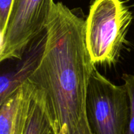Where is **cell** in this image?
<instances>
[{"label": "cell", "mask_w": 134, "mask_h": 134, "mask_svg": "<svg viewBox=\"0 0 134 134\" xmlns=\"http://www.w3.org/2000/svg\"><path fill=\"white\" fill-rule=\"evenodd\" d=\"M54 0H13L5 35L0 38V62L20 59L45 31Z\"/></svg>", "instance_id": "4"}, {"label": "cell", "mask_w": 134, "mask_h": 134, "mask_svg": "<svg viewBox=\"0 0 134 134\" xmlns=\"http://www.w3.org/2000/svg\"><path fill=\"white\" fill-rule=\"evenodd\" d=\"M86 113L92 134L128 133L129 102L124 85H115L94 68L88 88Z\"/></svg>", "instance_id": "3"}, {"label": "cell", "mask_w": 134, "mask_h": 134, "mask_svg": "<svg viewBox=\"0 0 134 134\" xmlns=\"http://www.w3.org/2000/svg\"><path fill=\"white\" fill-rule=\"evenodd\" d=\"M24 134H56L43 90L37 88Z\"/></svg>", "instance_id": "6"}, {"label": "cell", "mask_w": 134, "mask_h": 134, "mask_svg": "<svg viewBox=\"0 0 134 134\" xmlns=\"http://www.w3.org/2000/svg\"><path fill=\"white\" fill-rule=\"evenodd\" d=\"M133 14L122 0H94L85 20V43L94 65H115L126 43Z\"/></svg>", "instance_id": "2"}, {"label": "cell", "mask_w": 134, "mask_h": 134, "mask_svg": "<svg viewBox=\"0 0 134 134\" xmlns=\"http://www.w3.org/2000/svg\"><path fill=\"white\" fill-rule=\"evenodd\" d=\"M122 79L124 81L129 102L130 119L127 134H134V73H124L122 75Z\"/></svg>", "instance_id": "7"}, {"label": "cell", "mask_w": 134, "mask_h": 134, "mask_svg": "<svg viewBox=\"0 0 134 134\" xmlns=\"http://www.w3.org/2000/svg\"><path fill=\"white\" fill-rule=\"evenodd\" d=\"M36 88L26 78L0 103V134H24Z\"/></svg>", "instance_id": "5"}, {"label": "cell", "mask_w": 134, "mask_h": 134, "mask_svg": "<svg viewBox=\"0 0 134 134\" xmlns=\"http://www.w3.org/2000/svg\"><path fill=\"white\" fill-rule=\"evenodd\" d=\"M85 20L54 3L40 56L27 79L43 90L56 134H92L86 113L89 82L96 68L86 48Z\"/></svg>", "instance_id": "1"}, {"label": "cell", "mask_w": 134, "mask_h": 134, "mask_svg": "<svg viewBox=\"0 0 134 134\" xmlns=\"http://www.w3.org/2000/svg\"><path fill=\"white\" fill-rule=\"evenodd\" d=\"M13 0H0V38L5 35Z\"/></svg>", "instance_id": "8"}]
</instances>
